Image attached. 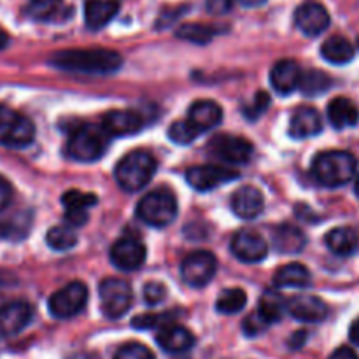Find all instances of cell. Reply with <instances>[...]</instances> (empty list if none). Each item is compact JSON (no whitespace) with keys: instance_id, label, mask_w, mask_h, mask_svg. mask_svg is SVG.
I'll use <instances>...</instances> for the list:
<instances>
[{"instance_id":"4fadbf2b","label":"cell","mask_w":359,"mask_h":359,"mask_svg":"<svg viewBox=\"0 0 359 359\" xmlns=\"http://www.w3.org/2000/svg\"><path fill=\"white\" fill-rule=\"evenodd\" d=\"M231 252L235 258L244 263L263 262L269 255V245L265 238L255 230H238L231 238Z\"/></svg>"},{"instance_id":"7bdbcfd3","label":"cell","mask_w":359,"mask_h":359,"mask_svg":"<svg viewBox=\"0 0 359 359\" xmlns=\"http://www.w3.org/2000/svg\"><path fill=\"white\" fill-rule=\"evenodd\" d=\"M65 221L70 226H83L88 221V210H65Z\"/></svg>"},{"instance_id":"681fc988","label":"cell","mask_w":359,"mask_h":359,"mask_svg":"<svg viewBox=\"0 0 359 359\" xmlns=\"http://www.w3.org/2000/svg\"><path fill=\"white\" fill-rule=\"evenodd\" d=\"M354 191H356V195L359 196V175H358L356 182H354Z\"/></svg>"},{"instance_id":"c3c4849f","label":"cell","mask_w":359,"mask_h":359,"mask_svg":"<svg viewBox=\"0 0 359 359\" xmlns=\"http://www.w3.org/2000/svg\"><path fill=\"white\" fill-rule=\"evenodd\" d=\"M7 44H9V34L0 28V51H2L4 48H7Z\"/></svg>"},{"instance_id":"e0dca14e","label":"cell","mask_w":359,"mask_h":359,"mask_svg":"<svg viewBox=\"0 0 359 359\" xmlns=\"http://www.w3.org/2000/svg\"><path fill=\"white\" fill-rule=\"evenodd\" d=\"M144 121L139 112L133 111H111L102 119V128L109 137H128L140 132Z\"/></svg>"},{"instance_id":"ee69618b","label":"cell","mask_w":359,"mask_h":359,"mask_svg":"<svg viewBox=\"0 0 359 359\" xmlns=\"http://www.w3.org/2000/svg\"><path fill=\"white\" fill-rule=\"evenodd\" d=\"M330 359H358V356L351 347L344 346V347H339V349L330 356Z\"/></svg>"},{"instance_id":"3957f363","label":"cell","mask_w":359,"mask_h":359,"mask_svg":"<svg viewBox=\"0 0 359 359\" xmlns=\"http://www.w3.org/2000/svg\"><path fill=\"white\" fill-rule=\"evenodd\" d=\"M158 161L151 153L142 149L130 151L118 161L114 170L116 182L126 193H137L153 179Z\"/></svg>"},{"instance_id":"bcb514c9","label":"cell","mask_w":359,"mask_h":359,"mask_svg":"<svg viewBox=\"0 0 359 359\" xmlns=\"http://www.w3.org/2000/svg\"><path fill=\"white\" fill-rule=\"evenodd\" d=\"M349 337H351V342H354L356 346H359V318L353 323V326H351Z\"/></svg>"},{"instance_id":"5b68a950","label":"cell","mask_w":359,"mask_h":359,"mask_svg":"<svg viewBox=\"0 0 359 359\" xmlns=\"http://www.w3.org/2000/svg\"><path fill=\"white\" fill-rule=\"evenodd\" d=\"M177 200L170 191L156 189L147 193L137 203L135 214L142 223L154 228H165L177 217Z\"/></svg>"},{"instance_id":"8fae6325","label":"cell","mask_w":359,"mask_h":359,"mask_svg":"<svg viewBox=\"0 0 359 359\" xmlns=\"http://www.w3.org/2000/svg\"><path fill=\"white\" fill-rule=\"evenodd\" d=\"M146 245L135 237H123L111 248V262L123 272L139 270L146 262Z\"/></svg>"},{"instance_id":"f6af8a7d","label":"cell","mask_w":359,"mask_h":359,"mask_svg":"<svg viewBox=\"0 0 359 359\" xmlns=\"http://www.w3.org/2000/svg\"><path fill=\"white\" fill-rule=\"evenodd\" d=\"M305 342H307V332H297L293 337H291L290 347H293V349H300Z\"/></svg>"},{"instance_id":"83f0119b","label":"cell","mask_w":359,"mask_h":359,"mask_svg":"<svg viewBox=\"0 0 359 359\" xmlns=\"http://www.w3.org/2000/svg\"><path fill=\"white\" fill-rule=\"evenodd\" d=\"M311 279L312 277L307 266L300 265V263H290L277 270L273 283L277 287H309L312 283Z\"/></svg>"},{"instance_id":"8992f818","label":"cell","mask_w":359,"mask_h":359,"mask_svg":"<svg viewBox=\"0 0 359 359\" xmlns=\"http://www.w3.org/2000/svg\"><path fill=\"white\" fill-rule=\"evenodd\" d=\"M98 294H100V309L107 319L123 318L132 307V286L118 277L102 280Z\"/></svg>"},{"instance_id":"f35d334b","label":"cell","mask_w":359,"mask_h":359,"mask_svg":"<svg viewBox=\"0 0 359 359\" xmlns=\"http://www.w3.org/2000/svg\"><path fill=\"white\" fill-rule=\"evenodd\" d=\"M168 314H140L137 318H133L132 326L139 330H151L158 328V326L167 325Z\"/></svg>"},{"instance_id":"60d3db41","label":"cell","mask_w":359,"mask_h":359,"mask_svg":"<svg viewBox=\"0 0 359 359\" xmlns=\"http://www.w3.org/2000/svg\"><path fill=\"white\" fill-rule=\"evenodd\" d=\"M269 105H270L269 93H265V91H258L255 97V102L245 109V116H248L249 119H256L259 114H263V112L269 109Z\"/></svg>"},{"instance_id":"9c48e42d","label":"cell","mask_w":359,"mask_h":359,"mask_svg":"<svg viewBox=\"0 0 359 359\" xmlns=\"http://www.w3.org/2000/svg\"><path fill=\"white\" fill-rule=\"evenodd\" d=\"M217 270V259L210 251H195L184 258L181 276L188 286L203 287L212 280Z\"/></svg>"},{"instance_id":"f1b7e54d","label":"cell","mask_w":359,"mask_h":359,"mask_svg":"<svg viewBox=\"0 0 359 359\" xmlns=\"http://www.w3.org/2000/svg\"><path fill=\"white\" fill-rule=\"evenodd\" d=\"M286 311H287L286 298H284L277 290H266L265 293L262 294V298H259L258 312L270 323V325L280 321Z\"/></svg>"},{"instance_id":"7c38bea8","label":"cell","mask_w":359,"mask_h":359,"mask_svg":"<svg viewBox=\"0 0 359 359\" xmlns=\"http://www.w3.org/2000/svg\"><path fill=\"white\" fill-rule=\"evenodd\" d=\"M238 177V172L226 167H216V165H200L186 172V181L196 191H212L217 186L226 184Z\"/></svg>"},{"instance_id":"d590c367","label":"cell","mask_w":359,"mask_h":359,"mask_svg":"<svg viewBox=\"0 0 359 359\" xmlns=\"http://www.w3.org/2000/svg\"><path fill=\"white\" fill-rule=\"evenodd\" d=\"M200 133L202 132H198L188 119L172 123L170 128H168V137H170L172 142L179 144V146H188V144L195 142Z\"/></svg>"},{"instance_id":"e575fe53","label":"cell","mask_w":359,"mask_h":359,"mask_svg":"<svg viewBox=\"0 0 359 359\" xmlns=\"http://www.w3.org/2000/svg\"><path fill=\"white\" fill-rule=\"evenodd\" d=\"M98 198L95 193H84L79 189H70L63 193L62 203L65 210H88L90 207L97 205Z\"/></svg>"},{"instance_id":"52a82bcc","label":"cell","mask_w":359,"mask_h":359,"mask_svg":"<svg viewBox=\"0 0 359 359\" xmlns=\"http://www.w3.org/2000/svg\"><path fill=\"white\" fill-rule=\"evenodd\" d=\"M35 128L28 118L13 109L0 105V144L7 147H25L32 144Z\"/></svg>"},{"instance_id":"6da1fadb","label":"cell","mask_w":359,"mask_h":359,"mask_svg":"<svg viewBox=\"0 0 359 359\" xmlns=\"http://www.w3.org/2000/svg\"><path fill=\"white\" fill-rule=\"evenodd\" d=\"M49 63L60 70L83 74L116 72L123 65V58L112 49H67L51 55Z\"/></svg>"},{"instance_id":"30bf717a","label":"cell","mask_w":359,"mask_h":359,"mask_svg":"<svg viewBox=\"0 0 359 359\" xmlns=\"http://www.w3.org/2000/svg\"><path fill=\"white\" fill-rule=\"evenodd\" d=\"M207 151L212 156L223 160L224 163L244 165L251 160L252 144L242 139V137L230 135V133H221V135H216L210 139Z\"/></svg>"},{"instance_id":"d6a6232c","label":"cell","mask_w":359,"mask_h":359,"mask_svg":"<svg viewBox=\"0 0 359 359\" xmlns=\"http://www.w3.org/2000/svg\"><path fill=\"white\" fill-rule=\"evenodd\" d=\"M217 34V30L214 27L202 23H186L182 27H179L177 37L184 39V41L195 42V44H207V42L212 41L214 35Z\"/></svg>"},{"instance_id":"1f68e13d","label":"cell","mask_w":359,"mask_h":359,"mask_svg":"<svg viewBox=\"0 0 359 359\" xmlns=\"http://www.w3.org/2000/svg\"><path fill=\"white\" fill-rule=\"evenodd\" d=\"M248 304V294L244 293V290L241 287H230V290H224L223 293L219 294L216 302V309L221 314H237Z\"/></svg>"},{"instance_id":"4dcf8cb0","label":"cell","mask_w":359,"mask_h":359,"mask_svg":"<svg viewBox=\"0 0 359 359\" xmlns=\"http://www.w3.org/2000/svg\"><path fill=\"white\" fill-rule=\"evenodd\" d=\"M298 88L305 97H318V95L326 93L332 88V77L321 70H309V72L302 74Z\"/></svg>"},{"instance_id":"7dc6e473","label":"cell","mask_w":359,"mask_h":359,"mask_svg":"<svg viewBox=\"0 0 359 359\" xmlns=\"http://www.w3.org/2000/svg\"><path fill=\"white\" fill-rule=\"evenodd\" d=\"M237 2L244 7H259V6H263L266 0H237Z\"/></svg>"},{"instance_id":"74e56055","label":"cell","mask_w":359,"mask_h":359,"mask_svg":"<svg viewBox=\"0 0 359 359\" xmlns=\"http://www.w3.org/2000/svg\"><path fill=\"white\" fill-rule=\"evenodd\" d=\"M270 326L272 325H270V323L266 321V319L263 318L258 311L252 312L251 316H248V318L244 319V323H242V330H244V333L248 337L262 335V333L266 332Z\"/></svg>"},{"instance_id":"ab89813d","label":"cell","mask_w":359,"mask_h":359,"mask_svg":"<svg viewBox=\"0 0 359 359\" xmlns=\"http://www.w3.org/2000/svg\"><path fill=\"white\" fill-rule=\"evenodd\" d=\"M167 297V290L161 283H149L144 287V300L147 305H158Z\"/></svg>"},{"instance_id":"5bb4252c","label":"cell","mask_w":359,"mask_h":359,"mask_svg":"<svg viewBox=\"0 0 359 359\" xmlns=\"http://www.w3.org/2000/svg\"><path fill=\"white\" fill-rule=\"evenodd\" d=\"M294 23L302 34L309 37H318L330 27V13L323 4L307 0L294 13Z\"/></svg>"},{"instance_id":"603a6c76","label":"cell","mask_w":359,"mask_h":359,"mask_svg":"<svg viewBox=\"0 0 359 359\" xmlns=\"http://www.w3.org/2000/svg\"><path fill=\"white\" fill-rule=\"evenodd\" d=\"M118 0H86V4H84V20H86L88 28L100 30L118 14Z\"/></svg>"},{"instance_id":"ac0fdd59","label":"cell","mask_w":359,"mask_h":359,"mask_svg":"<svg viewBox=\"0 0 359 359\" xmlns=\"http://www.w3.org/2000/svg\"><path fill=\"white\" fill-rule=\"evenodd\" d=\"M263 205H265V200H263L262 191L255 186H242L231 196V210L241 219L258 217L263 212Z\"/></svg>"},{"instance_id":"d6986e66","label":"cell","mask_w":359,"mask_h":359,"mask_svg":"<svg viewBox=\"0 0 359 359\" xmlns=\"http://www.w3.org/2000/svg\"><path fill=\"white\" fill-rule=\"evenodd\" d=\"M302 79L300 65L293 60H280L273 65L270 72V83L273 90L280 95H290L294 90H298Z\"/></svg>"},{"instance_id":"836d02e7","label":"cell","mask_w":359,"mask_h":359,"mask_svg":"<svg viewBox=\"0 0 359 359\" xmlns=\"http://www.w3.org/2000/svg\"><path fill=\"white\" fill-rule=\"evenodd\" d=\"M46 242L53 251H69L77 244V235L69 226H55L46 235Z\"/></svg>"},{"instance_id":"277c9868","label":"cell","mask_w":359,"mask_h":359,"mask_svg":"<svg viewBox=\"0 0 359 359\" xmlns=\"http://www.w3.org/2000/svg\"><path fill=\"white\" fill-rule=\"evenodd\" d=\"M109 139L111 137L105 133L100 125L77 126L67 144V154L76 161L91 163L104 156L109 146Z\"/></svg>"},{"instance_id":"2e32d148","label":"cell","mask_w":359,"mask_h":359,"mask_svg":"<svg viewBox=\"0 0 359 359\" xmlns=\"http://www.w3.org/2000/svg\"><path fill=\"white\" fill-rule=\"evenodd\" d=\"M287 312L298 321L321 323L328 316V307L321 298L312 294H298L287 302Z\"/></svg>"},{"instance_id":"44dd1931","label":"cell","mask_w":359,"mask_h":359,"mask_svg":"<svg viewBox=\"0 0 359 359\" xmlns=\"http://www.w3.org/2000/svg\"><path fill=\"white\" fill-rule=\"evenodd\" d=\"M156 342L158 346L163 351H167V353L179 354L191 349V347L195 346V337H193V333L189 332L188 328H184V326L170 325L163 326V328L160 330V333L156 335Z\"/></svg>"},{"instance_id":"8d00e7d4","label":"cell","mask_w":359,"mask_h":359,"mask_svg":"<svg viewBox=\"0 0 359 359\" xmlns=\"http://www.w3.org/2000/svg\"><path fill=\"white\" fill-rule=\"evenodd\" d=\"M114 359H156V358H154V354L151 353L146 346H142V344L130 342V344H125L123 347H119Z\"/></svg>"},{"instance_id":"b9f144b4","label":"cell","mask_w":359,"mask_h":359,"mask_svg":"<svg viewBox=\"0 0 359 359\" xmlns=\"http://www.w3.org/2000/svg\"><path fill=\"white\" fill-rule=\"evenodd\" d=\"M11 202H13V186L0 175V210L7 209Z\"/></svg>"},{"instance_id":"d4e9b609","label":"cell","mask_w":359,"mask_h":359,"mask_svg":"<svg viewBox=\"0 0 359 359\" xmlns=\"http://www.w3.org/2000/svg\"><path fill=\"white\" fill-rule=\"evenodd\" d=\"M328 119L337 130L354 126L359 121V111L356 104L346 97L333 98L328 104Z\"/></svg>"},{"instance_id":"ffe728a7","label":"cell","mask_w":359,"mask_h":359,"mask_svg":"<svg viewBox=\"0 0 359 359\" xmlns=\"http://www.w3.org/2000/svg\"><path fill=\"white\" fill-rule=\"evenodd\" d=\"M323 130V119L314 107H300L290 121V135L293 139H309Z\"/></svg>"},{"instance_id":"f546056e","label":"cell","mask_w":359,"mask_h":359,"mask_svg":"<svg viewBox=\"0 0 359 359\" xmlns=\"http://www.w3.org/2000/svg\"><path fill=\"white\" fill-rule=\"evenodd\" d=\"M63 11V0H30L25 14L35 21H53Z\"/></svg>"},{"instance_id":"f907efd6","label":"cell","mask_w":359,"mask_h":359,"mask_svg":"<svg viewBox=\"0 0 359 359\" xmlns=\"http://www.w3.org/2000/svg\"><path fill=\"white\" fill-rule=\"evenodd\" d=\"M4 307V302H2V298H0V309Z\"/></svg>"},{"instance_id":"484cf974","label":"cell","mask_w":359,"mask_h":359,"mask_svg":"<svg viewBox=\"0 0 359 359\" xmlns=\"http://www.w3.org/2000/svg\"><path fill=\"white\" fill-rule=\"evenodd\" d=\"M325 242L333 255L351 256L356 252L359 245V237L353 228L340 226V228H333L332 231H328V233H326Z\"/></svg>"},{"instance_id":"816d5d0a","label":"cell","mask_w":359,"mask_h":359,"mask_svg":"<svg viewBox=\"0 0 359 359\" xmlns=\"http://www.w3.org/2000/svg\"><path fill=\"white\" fill-rule=\"evenodd\" d=\"M358 48H359V37H358Z\"/></svg>"},{"instance_id":"9a60e30c","label":"cell","mask_w":359,"mask_h":359,"mask_svg":"<svg viewBox=\"0 0 359 359\" xmlns=\"http://www.w3.org/2000/svg\"><path fill=\"white\" fill-rule=\"evenodd\" d=\"M32 319V309L27 302H13L0 309V339L18 335L28 326Z\"/></svg>"},{"instance_id":"4316f807","label":"cell","mask_w":359,"mask_h":359,"mask_svg":"<svg viewBox=\"0 0 359 359\" xmlns=\"http://www.w3.org/2000/svg\"><path fill=\"white\" fill-rule=\"evenodd\" d=\"M321 55L333 65H346L354 58V46L342 35H333L323 42Z\"/></svg>"},{"instance_id":"7402d4cb","label":"cell","mask_w":359,"mask_h":359,"mask_svg":"<svg viewBox=\"0 0 359 359\" xmlns=\"http://www.w3.org/2000/svg\"><path fill=\"white\" fill-rule=\"evenodd\" d=\"M223 119V109L212 100H198L189 107L188 121L195 126L198 132H207L219 125Z\"/></svg>"},{"instance_id":"7a4b0ae2","label":"cell","mask_w":359,"mask_h":359,"mask_svg":"<svg viewBox=\"0 0 359 359\" xmlns=\"http://www.w3.org/2000/svg\"><path fill=\"white\" fill-rule=\"evenodd\" d=\"M358 160L347 151H326L312 161V175L326 188H340L353 181Z\"/></svg>"},{"instance_id":"ba28073f","label":"cell","mask_w":359,"mask_h":359,"mask_svg":"<svg viewBox=\"0 0 359 359\" xmlns=\"http://www.w3.org/2000/svg\"><path fill=\"white\" fill-rule=\"evenodd\" d=\"M88 302V287L83 283L67 284L49 298V312L56 319H70L79 314Z\"/></svg>"},{"instance_id":"cb8c5ba5","label":"cell","mask_w":359,"mask_h":359,"mask_svg":"<svg viewBox=\"0 0 359 359\" xmlns=\"http://www.w3.org/2000/svg\"><path fill=\"white\" fill-rule=\"evenodd\" d=\"M273 245L283 255H297L307 245L304 231L293 224H280L273 230Z\"/></svg>"}]
</instances>
